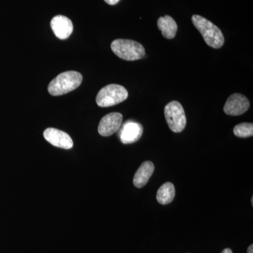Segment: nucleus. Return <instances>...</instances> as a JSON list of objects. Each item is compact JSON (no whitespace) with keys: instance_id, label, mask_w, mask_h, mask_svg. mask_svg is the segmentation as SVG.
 Segmentation results:
<instances>
[{"instance_id":"1","label":"nucleus","mask_w":253,"mask_h":253,"mask_svg":"<svg viewBox=\"0 0 253 253\" xmlns=\"http://www.w3.org/2000/svg\"><path fill=\"white\" fill-rule=\"evenodd\" d=\"M83 82V76L76 71L61 73L50 82L48 91L52 96H61L77 89Z\"/></svg>"},{"instance_id":"2","label":"nucleus","mask_w":253,"mask_h":253,"mask_svg":"<svg viewBox=\"0 0 253 253\" xmlns=\"http://www.w3.org/2000/svg\"><path fill=\"white\" fill-rule=\"evenodd\" d=\"M191 19L193 24L199 30L208 46L214 49H219L223 46L224 36L217 26L199 15H194Z\"/></svg>"},{"instance_id":"3","label":"nucleus","mask_w":253,"mask_h":253,"mask_svg":"<svg viewBox=\"0 0 253 253\" xmlns=\"http://www.w3.org/2000/svg\"><path fill=\"white\" fill-rule=\"evenodd\" d=\"M111 47L116 56L126 61L141 59L146 54L142 44L131 40H116L111 43Z\"/></svg>"},{"instance_id":"4","label":"nucleus","mask_w":253,"mask_h":253,"mask_svg":"<svg viewBox=\"0 0 253 253\" xmlns=\"http://www.w3.org/2000/svg\"><path fill=\"white\" fill-rule=\"evenodd\" d=\"M128 91L123 86L111 84L104 86L99 91L96 102L99 107H111L126 101Z\"/></svg>"},{"instance_id":"5","label":"nucleus","mask_w":253,"mask_h":253,"mask_svg":"<svg viewBox=\"0 0 253 253\" xmlns=\"http://www.w3.org/2000/svg\"><path fill=\"white\" fill-rule=\"evenodd\" d=\"M165 117L169 129L176 133L184 130L186 126V117L180 103L172 101L165 107Z\"/></svg>"},{"instance_id":"6","label":"nucleus","mask_w":253,"mask_h":253,"mask_svg":"<svg viewBox=\"0 0 253 253\" xmlns=\"http://www.w3.org/2000/svg\"><path fill=\"white\" fill-rule=\"evenodd\" d=\"M143 126L135 121H128L121 126L118 132L121 142L124 144H130L136 142L143 134Z\"/></svg>"},{"instance_id":"7","label":"nucleus","mask_w":253,"mask_h":253,"mask_svg":"<svg viewBox=\"0 0 253 253\" xmlns=\"http://www.w3.org/2000/svg\"><path fill=\"white\" fill-rule=\"evenodd\" d=\"M249 107L250 101L246 96L241 94H233L226 100L224 111L229 116H241L246 113Z\"/></svg>"},{"instance_id":"8","label":"nucleus","mask_w":253,"mask_h":253,"mask_svg":"<svg viewBox=\"0 0 253 253\" xmlns=\"http://www.w3.org/2000/svg\"><path fill=\"white\" fill-rule=\"evenodd\" d=\"M123 123V115L120 113H111L101 118L98 131L103 136H109L119 130Z\"/></svg>"},{"instance_id":"9","label":"nucleus","mask_w":253,"mask_h":253,"mask_svg":"<svg viewBox=\"0 0 253 253\" xmlns=\"http://www.w3.org/2000/svg\"><path fill=\"white\" fill-rule=\"evenodd\" d=\"M43 134L44 139L56 147L63 149H71L73 148L72 138L65 131L50 127L46 129Z\"/></svg>"},{"instance_id":"10","label":"nucleus","mask_w":253,"mask_h":253,"mask_svg":"<svg viewBox=\"0 0 253 253\" xmlns=\"http://www.w3.org/2000/svg\"><path fill=\"white\" fill-rule=\"evenodd\" d=\"M51 27L55 36L60 40L67 39L73 31V25L71 20L61 15H58L52 18Z\"/></svg>"},{"instance_id":"11","label":"nucleus","mask_w":253,"mask_h":253,"mask_svg":"<svg viewBox=\"0 0 253 253\" xmlns=\"http://www.w3.org/2000/svg\"><path fill=\"white\" fill-rule=\"evenodd\" d=\"M154 163L151 161L143 163L134 174V179H133L134 185L137 188L144 187L154 173Z\"/></svg>"},{"instance_id":"12","label":"nucleus","mask_w":253,"mask_h":253,"mask_svg":"<svg viewBox=\"0 0 253 253\" xmlns=\"http://www.w3.org/2000/svg\"><path fill=\"white\" fill-rule=\"evenodd\" d=\"M158 27L166 39H173L177 31V24L171 16H166L158 18Z\"/></svg>"},{"instance_id":"13","label":"nucleus","mask_w":253,"mask_h":253,"mask_svg":"<svg viewBox=\"0 0 253 253\" xmlns=\"http://www.w3.org/2000/svg\"><path fill=\"white\" fill-rule=\"evenodd\" d=\"M175 196V188L171 182L163 184L158 190L156 199L158 202L162 205L170 204Z\"/></svg>"},{"instance_id":"14","label":"nucleus","mask_w":253,"mask_h":253,"mask_svg":"<svg viewBox=\"0 0 253 253\" xmlns=\"http://www.w3.org/2000/svg\"><path fill=\"white\" fill-rule=\"evenodd\" d=\"M234 133L238 137H251L253 135V123H243L237 125L234 128Z\"/></svg>"},{"instance_id":"15","label":"nucleus","mask_w":253,"mask_h":253,"mask_svg":"<svg viewBox=\"0 0 253 253\" xmlns=\"http://www.w3.org/2000/svg\"><path fill=\"white\" fill-rule=\"evenodd\" d=\"M104 1L110 5H115L118 4L121 0H104Z\"/></svg>"},{"instance_id":"16","label":"nucleus","mask_w":253,"mask_h":253,"mask_svg":"<svg viewBox=\"0 0 253 253\" xmlns=\"http://www.w3.org/2000/svg\"><path fill=\"white\" fill-rule=\"evenodd\" d=\"M248 253H253V245H251L248 249Z\"/></svg>"},{"instance_id":"17","label":"nucleus","mask_w":253,"mask_h":253,"mask_svg":"<svg viewBox=\"0 0 253 253\" xmlns=\"http://www.w3.org/2000/svg\"><path fill=\"white\" fill-rule=\"evenodd\" d=\"M221 253H233L232 251L229 249H224Z\"/></svg>"},{"instance_id":"18","label":"nucleus","mask_w":253,"mask_h":253,"mask_svg":"<svg viewBox=\"0 0 253 253\" xmlns=\"http://www.w3.org/2000/svg\"><path fill=\"white\" fill-rule=\"evenodd\" d=\"M251 204H252V206H253V197H252V199H251Z\"/></svg>"}]
</instances>
